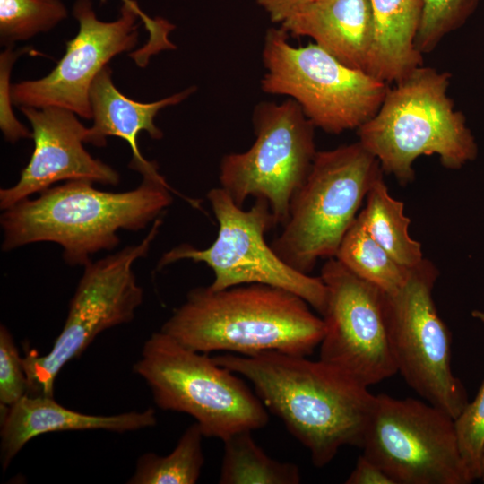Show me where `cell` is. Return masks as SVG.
Wrapping results in <instances>:
<instances>
[{
    "mask_svg": "<svg viewBox=\"0 0 484 484\" xmlns=\"http://www.w3.org/2000/svg\"><path fill=\"white\" fill-rule=\"evenodd\" d=\"M306 357L266 351L212 359L247 379L265 408L308 449L313 464L324 467L341 447H361L376 395L327 363Z\"/></svg>",
    "mask_w": 484,
    "mask_h": 484,
    "instance_id": "obj_1",
    "label": "cell"
},
{
    "mask_svg": "<svg viewBox=\"0 0 484 484\" xmlns=\"http://www.w3.org/2000/svg\"><path fill=\"white\" fill-rule=\"evenodd\" d=\"M92 185L66 181L4 210L2 250L53 242L62 246L67 264L85 266L94 254L118 246L119 230L139 231L159 219L171 204L174 191L163 177H143L135 189L121 193Z\"/></svg>",
    "mask_w": 484,
    "mask_h": 484,
    "instance_id": "obj_2",
    "label": "cell"
},
{
    "mask_svg": "<svg viewBox=\"0 0 484 484\" xmlns=\"http://www.w3.org/2000/svg\"><path fill=\"white\" fill-rule=\"evenodd\" d=\"M310 305L287 290L249 283L213 290H191L160 331L193 350L254 355L312 354L325 324Z\"/></svg>",
    "mask_w": 484,
    "mask_h": 484,
    "instance_id": "obj_3",
    "label": "cell"
},
{
    "mask_svg": "<svg viewBox=\"0 0 484 484\" xmlns=\"http://www.w3.org/2000/svg\"><path fill=\"white\" fill-rule=\"evenodd\" d=\"M451 74L420 65L390 88L376 113L359 126V142L383 171L402 185L414 179L413 163L437 155L449 169L474 160L478 145L464 115L448 96Z\"/></svg>",
    "mask_w": 484,
    "mask_h": 484,
    "instance_id": "obj_4",
    "label": "cell"
},
{
    "mask_svg": "<svg viewBox=\"0 0 484 484\" xmlns=\"http://www.w3.org/2000/svg\"><path fill=\"white\" fill-rule=\"evenodd\" d=\"M134 372L146 382L159 408L192 416L204 437L223 441L269 420L260 398L237 374L161 331L145 341Z\"/></svg>",
    "mask_w": 484,
    "mask_h": 484,
    "instance_id": "obj_5",
    "label": "cell"
},
{
    "mask_svg": "<svg viewBox=\"0 0 484 484\" xmlns=\"http://www.w3.org/2000/svg\"><path fill=\"white\" fill-rule=\"evenodd\" d=\"M382 174L376 158L359 142L317 151L272 248L287 264L307 274L318 259L335 257L363 200Z\"/></svg>",
    "mask_w": 484,
    "mask_h": 484,
    "instance_id": "obj_6",
    "label": "cell"
},
{
    "mask_svg": "<svg viewBox=\"0 0 484 484\" xmlns=\"http://www.w3.org/2000/svg\"><path fill=\"white\" fill-rule=\"evenodd\" d=\"M288 38L281 27L265 34L264 92L293 99L315 127L328 134L358 129L376 113L389 83L347 66L315 43L294 47Z\"/></svg>",
    "mask_w": 484,
    "mask_h": 484,
    "instance_id": "obj_7",
    "label": "cell"
},
{
    "mask_svg": "<svg viewBox=\"0 0 484 484\" xmlns=\"http://www.w3.org/2000/svg\"><path fill=\"white\" fill-rule=\"evenodd\" d=\"M207 198L219 224L213 243L203 249L181 244L160 257L158 268L180 260L203 263L214 272L209 285L213 290L249 283L279 287L299 296L323 315L327 289L321 277L295 270L265 241V233L276 227L268 202L255 199L245 211L221 187L211 189Z\"/></svg>",
    "mask_w": 484,
    "mask_h": 484,
    "instance_id": "obj_8",
    "label": "cell"
},
{
    "mask_svg": "<svg viewBox=\"0 0 484 484\" xmlns=\"http://www.w3.org/2000/svg\"><path fill=\"white\" fill-rule=\"evenodd\" d=\"M160 223L157 219L141 243L84 266L52 349L40 356L29 350L22 358L27 394L54 397L56 378L66 363L78 358L100 333L134 319L143 291L133 265L149 252Z\"/></svg>",
    "mask_w": 484,
    "mask_h": 484,
    "instance_id": "obj_9",
    "label": "cell"
},
{
    "mask_svg": "<svg viewBox=\"0 0 484 484\" xmlns=\"http://www.w3.org/2000/svg\"><path fill=\"white\" fill-rule=\"evenodd\" d=\"M252 121L254 143L246 151L222 157L220 187L240 207L249 196L266 200L276 226H282L317 152L315 127L291 99L258 103Z\"/></svg>",
    "mask_w": 484,
    "mask_h": 484,
    "instance_id": "obj_10",
    "label": "cell"
},
{
    "mask_svg": "<svg viewBox=\"0 0 484 484\" xmlns=\"http://www.w3.org/2000/svg\"><path fill=\"white\" fill-rule=\"evenodd\" d=\"M361 448L394 484L471 483L454 419L428 402L376 395Z\"/></svg>",
    "mask_w": 484,
    "mask_h": 484,
    "instance_id": "obj_11",
    "label": "cell"
},
{
    "mask_svg": "<svg viewBox=\"0 0 484 484\" xmlns=\"http://www.w3.org/2000/svg\"><path fill=\"white\" fill-rule=\"evenodd\" d=\"M436 267L423 259L410 268L396 293H385L389 337L397 373L426 402L454 419L469 402L452 370L451 335L434 304Z\"/></svg>",
    "mask_w": 484,
    "mask_h": 484,
    "instance_id": "obj_12",
    "label": "cell"
},
{
    "mask_svg": "<svg viewBox=\"0 0 484 484\" xmlns=\"http://www.w3.org/2000/svg\"><path fill=\"white\" fill-rule=\"evenodd\" d=\"M320 277L327 303L319 359L366 386L395 375L385 292L335 257L323 265Z\"/></svg>",
    "mask_w": 484,
    "mask_h": 484,
    "instance_id": "obj_13",
    "label": "cell"
},
{
    "mask_svg": "<svg viewBox=\"0 0 484 484\" xmlns=\"http://www.w3.org/2000/svg\"><path fill=\"white\" fill-rule=\"evenodd\" d=\"M73 15L79 22V31L66 41L64 56L48 75L13 83L10 95L13 105L63 108L84 119H92L89 97L91 82L111 58L135 48L137 20L142 16L123 4L117 20L102 22L91 0H76Z\"/></svg>",
    "mask_w": 484,
    "mask_h": 484,
    "instance_id": "obj_14",
    "label": "cell"
},
{
    "mask_svg": "<svg viewBox=\"0 0 484 484\" xmlns=\"http://www.w3.org/2000/svg\"><path fill=\"white\" fill-rule=\"evenodd\" d=\"M29 120L34 150L18 182L0 190V208L41 193L60 181L82 180L117 186L119 174L83 147L88 128L71 110L57 107H21Z\"/></svg>",
    "mask_w": 484,
    "mask_h": 484,
    "instance_id": "obj_15",
    "label": "cell"
},
{
    "mask_svg": "<svg viewBox=\"0 0 484 484\" xmlns=\"http://www.w3.org/2000/svg\"><path fill=\"white\" fill-rule=\"evenodd\" d=\"M281 28L288 35L313 39L347 66L375 76L370 0H311L283 21Z\"/></svg>",
    "mask_w": 484,
    "mask_h": 484,
    "instance_id": "obj_16",
    "label": "cell"
},
{
    "mask_svg": "<svg viewBox=\"0 0 484 484\" xmlns=\"http://www.w3.org/2000/svg\"><path fill=\"white\" fill-rule=\"evenodd\" d=\"M4 409L0 432L3 470L30 439L42 434L97 429L124 433L153 427L157 422L152 408L109 416L91 415L65 408L54 397L39 395L26 394Z\"/></svg>",
    "mask_w": 484,
    "mask_h": 484,
    "instance_id": "obj_17",
    "label": "cell"
},
{
    "mask_svg": "<svg viewBox=\"0 0 484 484\" xmlns=\"http://www.w3.org/2000/svg\"><path fill=\"white\" fill-rule=\"evenodd\" d=\"M195 90L196 88L192 86L154 102H137L116 88L112 80V70L108 65H105L98 73L90 88L93 125L87 130L85 143L104 147L107 137H120L131 148V169L141 173L143 177H162L158 172L157 164L147 160L140 152L137 136L142 131H145L152 139H161L163 133L154 123L158 112L166 107L180 103Z\"/></svg>",
    "mask_w": 484,
    "mask_h": 484,
    "instance_id": "obj_18",
    "label": "cell"
},
{
    "mask_svg": "<svg viewBox=\"0 0 484 484\" xmlns=\"http://www.w3.org/2000/svg\"><path fill=\"white\" fill-rule=\"evenodd\" d=\"M376 36L374 75L395 83L417 67L423 57L415 46L421 0H370Z\"/></svg>",
    "mask_w": 484,
    "mask_h": 484,
    "instance_id": "obj_19",
    "label": "cell"
},
{
    "mask_svg": "<svg viewBox=\"0 0 484 484\" xmlns=\"http://www.w3.org/2000/svg\"><path fill=\"white\" fill-rule=\"evenodd\" d=\"M358 216L372 238L402 266L410 269L424 259L420 243L409 234L411 220L404 214V204L391 196L383 174L369 189Z\"/></svg>",
    "mask_w": 484,
    "mask_h": 484,
    "instance_id": "obj_20",
    "label": "cell"
},
{
    "mask_svg": "<svg viewBox=\"0 0 484 484\" xmlns=\"http://www.w3.org/2000/svg\"><path fill=\"white\" fill-rule=\"evenodd\" d=\"M252 431H240L224 439L219 478L220 484H298V465L271 458L253 439Z\"/></svg>",
    "mask_w": 484,
    "mask_h": 484,
    "instance_id": "obj_21",
    "label": "cell"
},
{
    "mask_svg": "<svg viewBox=\"0 0 484 484\" xmlns=\"http://www.w3.org/2000/svg\"><path fill=\"white\" fill-rule=\"evenodd\" d=\"M335 258L388 295L402 288L410 272L372 238L359 216L345 234Z\"/></svg>",
    "mask_w": 484,
    "mask_h": 484,
    "instance_id": "obj_22",
    "label": "cell"
},
{
    "mask_svg": "<svg viewBox=\"0 0 484 484\" xmlns=\"http://www.w3.org/2000/svg\"><path fill=\"white\" fill-rule=\"evenodd\" d=\"M201 428L194 422L179 438L173 451L160 456L145 453L137 461L130 484H194L204 462Z\"/></svg>",
    "mask_w": 484,
    "mask_h": 484,
    "instance_id": "obj_23",
    "label": "cell"
},
{
    "mask_svg": "<svg viewBox=\"0 0 484 484\" xmlns=\"http://www.w3.org/2000/svg\"><path fill=\"white\" fill-rule=\"evenodd\" d=\"M67 17L61 0H0V39L7 47L48 32Z\"/></svg>",
    "mask_w": 484,
    "mask_h": 484,
    "instance_id": "obj_24",
    "label": "cell"
},
{
    "mask_svg": "<svg viewBox=\"0 0 484 484\" xmlns=\"http://www.w3.org/2000/svg\"><path fill=\"white\" fill-rule=\"evenodd\" d=\"M422 13L415 39L421 54L431 52L441 39L462 26L480 0H421Z\"/></svg>",
    "mask_w": 484,
    "mask_h": 484,
    "instance_id": "obj_25",
    "label": "cell"
},
{
    "mask_svg": "<svg viewBox=\"0 0 484 484\" xmlns=\"http://www.w3.org/2000/svg\"><path fill=\"white\" fill-rule=\"evenodd\" d=\"M458 448L469 477L481 479L484 456V381L475 399L454 419Z\"/></svg>",
    "mask_w": 484,
    "mask_h": 484,
    "instance_id": "obj_26",
    "label": "cell"
},
{
    "mask_svg": "<svg viewBox=\"0 0 484 484\" xmlns=\"http://www.w3.org/2000/svg\"><path fill=\"white\" fill-rule=\"evenodd\" d=\"M27 378L22 358L13 338L4 326L0 327V404L9 407L27 394Z\"/></svg>",
    "mask_w": 484,
    "mask_h": 484,
    "instance_id": "obj_27",
    "label": "cell"
},
{
    "mask_svg": "<svg viewBox=\"0 0 484 484\" xmlns=\"http://www.w3.org/2000/svg\"><path fill=\"white\" fill-rule=\"evenodd\" d=\"M13 46L7 47L0 56V127L6 141L15 143L22 138H31V132L20 123L12 111L11 71L21 52L13 51Z\"/></svg>",
    "mask_w": 484,
    "mask_h": 484,
    "instance_id": "obj_28",
    "label": "cell"
},
{
    "mask_svg": "<svg viewBox=\"0 0 484 484\" xmlns=\"http://www.w3.org/2000/svg\"><path fill=\"white\" fill-rule=\"evenodd\" d=\"M346 484H394L392 479L372 460L361 454Z\"/></svg>",
    "mask_w": 484,
    "mask_h": 484,
    "instance_id": "obj_29",
    "label": "cell"
},
{
    "mask_svg": "<svg viewBox=\"0 0 484 484\" xmlns=\"http://www.w3.org/2000/svg\"><path fill=\"white\" fill-rule=\"evenodd\" d=\"M311 0H257L272 22L281 23Z\"/></svg>",
    "mask_w": 484,
    "mask_h": 484,
    "instance_id": "obj_30",
    "label": "cell"
},
{
    "mask_svg": "<svg viewBox=\"0 0 484 484\" xmlns=\"http://www.w3.org/2000/svg\"><path fill=\"white\" fill-rule=\"evenodd\" d=\"M471 315H472V317H474L475 319L480 321L484 324V311L473 310L471 312Z\"/></svg>",
    "mask_w": 484,
    "mask_h": 484,
    "instance_id": "obj_31",
    "label": "cell"
},
{
    "mask_svg": "<svg viewBox=\"0 0 484 484\" xmlns=\"http://www.w3.org/2000/svg\"><path fill=\"white\" fill-rule=\"evenodd\" d=\"M101 2L105 3L106 0H101ZM122 2H123V4H128V5L132 6V7H134L136 10L140 9L138 4L134 0H122Z\"/></svg>",
    "mask_w": 484,
    "mask_h": 484,
    "instance_id": "obj_32",
    "label": "cell"
},
{
    "mask_svg": "<svg viewBox=\"0 0 484 484\" xmlns=\"http://www.w3.org/2000/svg\"><path fill=\"white\" fill-rule=\"evenodd\" d=\"M481 480H483V483H484V456H483V474H482Z\"/></svg>",
    "mask_w": 484,
    "mask_h": 484,
    "instance_id": "obj_33",
    "label": "cell"
}]
</instances>
